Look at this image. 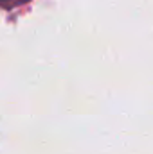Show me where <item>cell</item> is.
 Segmentation results:
<instances>
[{
	"instance_id": "6da1fadb",
	"label": "cell",
	"mask_w": 153,
	"mask_h": 154,
	"mask_svg": "<svg viewBox=\"0 0 153 154\" xmlns=\"http://www.w3.org/2000/svg\"><path fill=\"white\" fill-rule=\"evenodd\" d=\"M31 2L33 0H0V9H4L7 13H13V11L24 7V5H27Z\"/></svg>"
}]
</instances>
